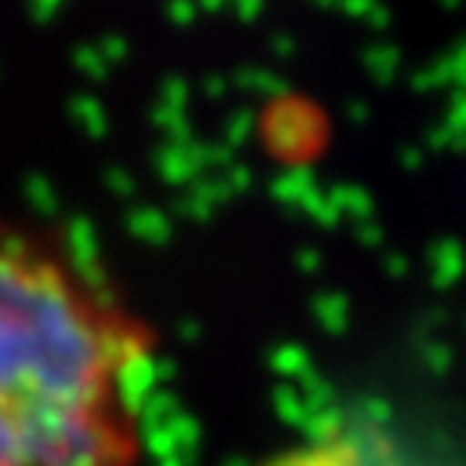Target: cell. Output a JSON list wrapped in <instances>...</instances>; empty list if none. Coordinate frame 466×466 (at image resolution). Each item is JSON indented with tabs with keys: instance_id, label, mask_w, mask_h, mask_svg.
Masks as SVG:
<instances>
[{
	"instance_id": "cell-1",
	"label": "cell",
	"mask_w": 466,
	"mask_h": 466,
	"mask_svg": "<svg viewBox=\"0 0 466 466\" xmlns=\"http://www.w3.org/2000/svg\"><path fill=\"white\" fill-rule=\"evenodd\" d=\"M149 332L28 238L0 235V466H138Z\"/></svg>"
},
{
	"instance_id": "cell-2",
	"label": "cell",
	"mask_w": 466,
	"mask_h": 466,
	"mask_svg": "<svg viewBox=\"0 0 466 466\" xmlns=\"http://www.w3.org/2000/svg\"><path fill=\"white\" fill-rule=\"evenodd\" d=\"M267 466H435L398 432L377 421H339L277 452Z\"/></svg>"
}]
</instances>
